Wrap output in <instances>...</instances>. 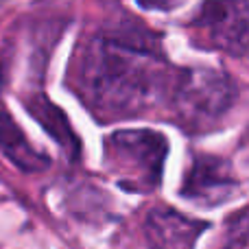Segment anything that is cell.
<instances>
[{
  "label": "cell",
  "instance_id": "cell-1",
  "mask_svg": "<svg viewBox=\"0 0 249 249\" xmlns=\"http://www.w3.org/2000/svg\"><path fill=\"white\" fill-rule=\"evenodd\" d=\"M155 46L158 37L138 24L116 26L83 46L77 92L96 118H133L158 99L166 72Z\"/></svg>",
  "mask_w": 249,
  "mask_h": 249
},
{
  "label": "cell",
  "instance_id": "cell-2",
  "mask_svg": "<svg viewBox=\"0 0 249 249\" xmlns=\"http://www.w3.org/2000/svg\"><path fill=\"white\" fill-rule=\"evenodd\" d=\"M168 142L153 129H118L105 140V164L116 181L133 193L160 186Z\"/></svg>",
  "mask_w": 249,
  "mask_h": 249
},
{
  "label": "cell",
  "instance_id": "cell-3",
  "mask_svg": "<svg viewBox=\"0 0 249 249\" xmlns=\"http://www.w3.org/2000/svg\"><path fill=\"white\" fill-rule=\"evenodd\" d=\"M236 99V86L228 74L210 68L184 70L175 77L171 105L175 118L188 131H206L223 118Z\"/></svg>",
  "mask_w": 249,
  "mask_h": 249
},
{
  "label": "cell",
  "instance_id": "cell-4",
  "mask_svg": "<svg viewBox=\"0 0 249 249\" xmlns=\"http://www.w3.org/2000/svg\"><path fill=\"white\" fill-rule=\"evenodd\" d=\"M193 42L241 57L249 53V0H203L190 20Z\"/></svg>",
  "mask_w": 249,
  "mask_h": 249
},
{
  "label": "cell",
  "instance_id": "cell-5",
  "mask_svg": "<svg viewBox=\"0 0 249 249\" xmlns=\"http://www.w3.org/2000/svg\"><path fill=\"white\" fill-rule=\"evenodd\" d=\"M238 188L232 164L216 155H195L181 184V197L206 208L230 201Z\"/></svg>",
  "mask_w": 249,
  "mask_h": 249
},
{
  "label": "cell",
  "instance_id": "cell-6",
  "mask_svg": "<svg viewBox=\"0 0 249 249\" xmlns=\"http://www.w3.org/2000/svg\"><path fill=\"white\" fill-rule=\"evenodd\" d=\"M203 230H208L206 221L164 206L153 208L144 221V234L151 249H195Z\"/></svg>",
  "mask_w": 249,
  "mask_h": 249
},
{
  "label": "cell",
  "instance_id": "cell-7",
  "mask_svg": "<svg viewBox=\"0 0 249 249\" xmlns=\"http://www.w3.org/2000/svg\"><path fill=\"white\" fill-rule=\"evenodd\" d=\"M0 151L20 171L37 173L48 166V158L26 140L24 131L4 109H0Z\"/></svg>",
  "mask_w": 249,
  "mask_h": 249
},
{
  "label": "cell",
  "instance_id": "cell-8",
  "mask_svg": "<svg viewBox=\"0 0 249 249\" xmlns=\"http://www.w3.org/2000/svg\"><path fill=\"white\" fill-rule=\"evenodd\" d=\"M26 109L29 114L35 118L48 133L53 136V140L64 149L66 155H70V160H77L79 153H81V144H79L77 136H74L72 127H70L66 114L57 107L55 103L46 99V96H33V99L26 103Z\"/></svg>",
  "mask_w": 249,
  "mask_h": 249
},
{
  "label": "cell",
  "instance_id": "cell-9",
  "mask_svg": "<svg viewBox=\"0 0 249 249\" xmlns=\"http://www.w3.org/2000/svg\"><path fill=\"white\" fill-rule=\"evenodd\" d=\"M223 249H249V208L236 212L228 221Z\"/></svg>",
  "mask_w": 249,
  "mask_h": 249
},
{
  "label": "cell",
  "instance_id": "cell-10",
  "mask_svg": "<svg viewBox=\"0 0 249 249\" xmlns=\"http://www.w3.org/2000/svg\"><path fill=\"white\" fill-rule=\"evenodd\" d=\"M181 0H138L142 9H149V11H168V9L177 7Z\"/></svg>",
  "mask_w": 249,
  "mask_h": 249
},
{
  "label": "cell",
  "instance_id": "cell-11",
  "mask_svg": "<svg viewBox=\"0 0 249 249\" xmlns=\"http://www.w3.org/2000/svg\"><path fill=\"white\" fill-rule=\"evenodd\" d=\"M4 86V61H2V55H0V90Z\"/></svg>",
  "mask_w": 249,
  "mask_h": 249
}]
</instances>
